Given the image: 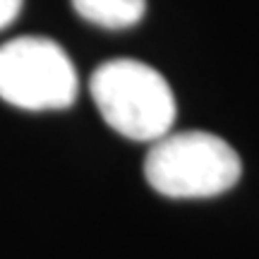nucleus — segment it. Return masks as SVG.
I'll list each match as a JSON object with an SVG mask.
<instances>
[{
    "label": "nucleus",
    "instance_id": "nucleus-1",
    "mask_svg": "<svg viewBox=\"0 0 259 259\" xmlns=\"http://www.w3.org/2000/svg\"><path fill=\"white\" fill-rule=\"evenodd\" d=\"M89 94L103 122L125 139L151 144L173 130L178 115L173 89L147 63L118 58L99 65Z\"/></svg>",
    "mask_w": 259,
    "mask_h": 259
},
{
    "label": "nucleus",
    "instance_id": "nucleus-2",
    "mask_svg": "<svg viewBox=\"0 0 259 259\" xmlns=\"http://www.w3.org/2000/svg\"><path fill=\"white\" fill-rule=\"evenodd\" d=\"M242 176L240 154L219 135L187 130L151 142L144 178L151 190L170 199H209L228 192Z\"/></svg>",
    "mask_w": 259,
    "mask_h": 259
},
{
    "label": "nucleus",
    "instance_id": "nucleus-3",
    "mask_svg": "<svg viewBox=\"0 0 259 259\" xmlns=\"http://www.w3.org/2000/svg\"><path fill=\"white\" fill-rule=\"evenodd\" d=\"M79 77L60 44L46 36H17L0 46V99L19 111L70 108Z\"/></svg>",
    "mask_w": 259,
    "mask_h": 259
},
{
    "label": "nucleus",
    "instance_id": "nucleus-4",
    "mask_svg": "<svg viewBox=\"0 0 259 259\" xmlns=\"http://www.w3.org/2000/svg\"><path fill=\"white\" fill-rule=\"evenodd\" d=\"M82 19L103 29L135 27L147 12V0H70Z\"/></svg>",
    "mask_w": 259,
    "mask_h": 259
},
{
    "label": "nucleus",
    "instance_id": "nucleus-5",
    "mask_svg": "<svg viewBox=\"0 0 259 259\" xmlns=\"http://www.w3.org/2000/svg\"><path fill=\"white\" fill-rule=\"evenodd\" d=\"M22 3L24 0H0V29H5L17 19V15L22 12Z\"/></svg>",
    "mask_w": 259,
    "mask_h": 259
}]
</instances>
